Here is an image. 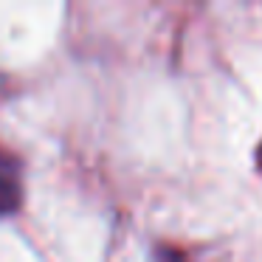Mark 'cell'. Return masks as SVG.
Instances as JSON below:
<instances>
[{
	"label": "cell",
	"mask_w": 262,
	"mask_h": 262,
	"mask_svg": "<svg viewBox=\"0 0 262 262\" xmlns=\"http://www.w3.org/2000/svg\"><path fill=\"white\" fill-rule=\"evenodd\" d=\"M23 183H20V161L12 152L0 149V217L20 209Z\"/></svg>",
	"instance_id": "cell-1"
}]
</instances>
